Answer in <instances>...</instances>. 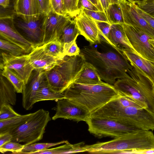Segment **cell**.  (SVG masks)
<instances>
[{
  "label": "cell",
  "mask_w": 154,
  "mask_h": 154,
  "mask_svg": "<svg viewBox=\"0 0 154 154\" xmlns=\"http://www.w3.org/2000/svg\"><path fill=\"white\" fill-rule=\"evenodd\" d=\"M80 53L86 62L95 68L101 80L111 85L125 77L132 67L122 51L100 40L98 43L84 47Z\"/></svg>",
  "instance_id": "cell-1"
},
{
  "label": "cell",
  "mask_w": 154,
  "mask_h": 154,
  "mask_svg": "<svg viewBox=\"0 0 154 154\" xmlns=\"http://www.w3.org/2000/svg\"><path fill=\"white\" fill-rule=\"evenodd\" d=\"M118 98L91 113L90 116L113 120L140 130H154V113L142 108L125 106Z\"/></svg>",
  "instance_id": "cell-2"
},
{
  "label": "cell",
  "mask_w": 154,
  "mask_h": 154,
  "mask_svg": "<svg viewBox=\"0 0 154 154\" xmlns=\"http://www.w3.org/2000/svg\"><path fill=\"white\" fill-rule=\"evenodd\" d=\"M65 98L82 107L90 114L121 95L113 85L72 83L63 92Z\"/></svg>",
  "instance_id": "cell-3"
},
{
  "label": "cell",
  "mask_w": 154,
  "mask_h": 154,
  "mask_svg": "<svg viewBox=\"0 0 154 154\" xmlns=\"http://www.w3.org/2000/svg\"><path fill=\"white\" fill-rule=\"evenodd\" d=\"M128 73L125 77L118 79L113 86L121 95L131 99L142 108L154 113L153 85L134 66Z\"/></svg>",
  "instance_id": "cell-4"
},
{
  "label": "cell",
  "mask_w": 154,
  "mask_h": 154,
  "mask_svg": "<svg viewBox=\"0 0 154 154\" xmlns=\"http://www.w3.org/2000/svg\"><path fill=\"white\" fill-rule=\"evenodd\" d=\"M154 148V134L150 130H140L126 134L110 141L94 144L88 152L96 154H128L133 150Z\"/></svg>",
  "instance_id": "cell-5"
},
{
  "label": "cell",
  "mask_w": 154,
  "mask_h": 154,
  "mask_svg": "<svg viewBox=\"0 0 154 154\" xmlns=\"http://www.w3.org/2000/svg\"><path fill=\"white\" fill-rule=\"evenodd\" d=\"M82 54L65 56L58 65L45 72L46 79L54 91L63 93L79 77L85 63Z\"/></svg>",
  "instance_id": "cell-6"
},
{
  "label": "cell",
  "mask_w": 154,
  "mask_h": 154,
  "mask_svg": "<svg viewBox=\"0 0 154 154\" xmlns=\"http://www.w3.org/2000/svg\"><path fill=\"white\" fill-rule=\"evenodd\" d=\"M51 120L48 111L39 109L25 123L10 132L13 136L11 141L23 142L25 146L42 140Z\"/></svg>",
  "instance_id": "cell-7"
},
{
  "label": "cell",
  "mask_w": 154,
  "mask_h": 154,
  "mask_svg": "<svg viewBox=\"0 0 154 154\" xmlns=\"http://www.w3.org/2000/svg\"><path fill=\"white\" fill-rule=\"evenodd\" d=\"M86 122L90 133L99 138L109 137L115 138L128 133L142 130L105 118L90 116Z\"/></svg>",
  "instance_id": "cell-8"
},
{
  "label": "cell",
  "mask_w": 154,
  "mask_h": 154,
  "mask_svg": "<svg viewBox=\"0 0 154 154\" xmlns=\"http://www.w3.org/2000/svg\"><path fill=\"white\" fill-rule=\"evenodd\" d=\"M123 25L127 37L136 54L154 62V38L138 27L125 23Z\"/></svg>",
  "instance_id": "cell-9"
},
{
  "label": "cell",
  "mask_w": 154,
  "mask_h": 154,
  "mask_svg": "<svg viewBox=\"0 0 154 154\" xmlns=\"http://www.w3.org/2000/svg\"><path fill=\"white\" fill-rule=\"evenodd\" d=\"M13 17L12 15H1L0 38L18 45L29 54L35 47L17 30L14 23Z\"/></svg>",
  "instance_id": "cell-10"
},
{
  "label": "cell",
  "mask_w": 154,
  "mask_h": 154,
  "mask_svg": "<svg viewBox=\"0 0 154 154\" xmlns=\"http://www.w3.org/2000/svg\"><path fill=\"white\" fill-rule=\"evenodd\" d=\"M45 15L43 14L38 19L29 22L25 21L17 15L13 17L14 23L17 29L22 32L27 37V39L35 47L43 44V23Z\"/></svg>",
  "instance_id": "cell-11"
},
{
  "label": "cell",
  "mask_w": 154,
  "mask_h": 154,
  "mask_svg": "<svg viewBox=\"0 0 154 154\" xmlns=\"http://www.w3.org/2000/svg\"><path fill=\"white\" fill-rule=\"evenodd\" d=\"M70 17L57 14L51 10L45 15L43 23V44L59 40L65 27L72 20Z\"/></svg>",
  "instance_id": "cell-12"
},
{
  "label": "cell",
  "mask_w": 154,
  "mask_h": 154,
  "mask_svg": "<svg viewBox=\"0 0 154 154\" xmlns=\"http://www.w3.org/2000/svg\"><path fill=\"white\" fill-rule=\"evenodd\" d=\"M2 63L1 69L5 67L19 77L26 84L34 69L31 65L28 54L15 56L7 52L1 54Z\"/></svg>",
  "instance_id": "cell-13"
},
{
  "label": "cell",
  "mask_w": 154,
  "mask_h": 154,
  "mask_svg": "<svg viewBox=\"0 0 154 154\" xmlns=\"http://www.w3.org/2000/svg\"><path fill=\"white\" fill-rule=\"evenodd\" d=\"M56 102V112L52 118L53 120L60 118L77 122H86L90 117V113L87 110L67 99L58 100Z\"/></svg>",
  "instance_id": "cell-14"
},
{
  "label": "cell",
  "mask_w": 154,
  "mask_h": 154,
  "mask_svg": "<svg viewBox=\"0 0 154 154\" xmlns=\"http://www.w3.org/2000/svg\"><path fill=\"white\" fill-rule=\"evenodd\" d=\"M119 3L122 8L124 23L138 27L154 38V29L137 11L135 3L122 0Z\"/></svg>",
  "instance_id": "cell-15"
},
{
  "label": "cell",
  "mask_w": 154,
  "mask_h": 154,
  "mask_svg": "<svg viewBox=\"0 0 154 154\" xmlns=\"http://www.w3.org/2000/svg\"><path fill=\"white\" fill-rule=\"evenodd\" d=\"M46 72L34 69L27 83L24 85L22 91V106L26 110L32 109L36 103V92L42 81L45 78Z\"/></svg>",
  "instance_id": "cell-16"
},
{
  "label": "cell",
  "mask_w": 154,
  "mask_h": 154,
  "mask_svg": "<svg viewBox=\"0 0 154 154\" xmlns=\"http://www.w3.org/2000/svg\"><path fill=\"white\" fill-rule=\"evenodd\" d=\"M74 20L80 34L83 36L90 44L99 42V30L94 20L82 11Z\"/></svg>",
  "instance_id": "cell-17"
},
{
  "label": "cell",
  "mask_w": 154,
  "mask_h": 154,
  "mask_svg": "<svg viewBox=\"0 0 154 154\" xmlns=\"http://www.w3.org/2000/svg\"><path fill=\"white\" fill-rule=\"evenodd\" d=\"M28 55L34 69H40L45 72L58 65L59 61L63 58H57L47 54L42 45L35 47Z\"/></svg>",
  "instance_id": "cell-18"
},
{
  "label": "cell",
  "mask_w": 154,
  "mask_h": 154,
  "mask_svg": "<svg viewBox=\"0 0 154 154\" xmlns=\"http://www.w3.org/2000/svg\"><path fill=\"white\" fill-rule=\"evenodd\" d=\"M14 8L16 15L27 22L37 20L44 14L38 0H15Z\"/></svg>",
  "instance_id": "cell-19"
},
{
  "label": "cell",
  "mask_w": 154,
  "mask_h": 154,
  "mask_svg": "<svg viewBox=\"0 0 154 154\" xmlns=\"http://www.w3.org/2000/svg\"><path fill=\"white\" fill-rule=\"evenodd\" d=\"M122 52L131 65L136 67L153 86L154 62L145 59L131 51L124 50Z\"/></svg>",
  "instance_id": "cell-20"
},
{
  "label": "cell",
  "mask_w": 154,
  "mask_h": 154,
  "mask_svg": "<svg viewBox=\"0 0 154 154\" xmlns=\"http://www.w3.org/2000/svg\"><path fill=\"white\" fill-rule=\"evenodd\" d=\"M123 24H111L108 36L110 44L122 52L126 50L136 54L127 37Z\"/></svg>",
  "instance_id": "cell-21"
},
{
  "label": "cell",
  "mask_w": 154,
  "mask_h": 154,
  "mask_svg": "<svg viewBox=\"0 0 154 154\" xmlns=\"http://www.w3.org/2000/svg\"><path fill=\"white\" fill-rule=\"evenodd\" d=\"M16 90L11 82L1 75L0 79V107L5 104L15 105Z\"/></svg>",
  "instance_id": "cell-22"
},
{
  "label": "cell",
  "mask_w": 154,
  "mask_h": 154,
  "mask_svg": "<svg viewBox=\"0 0 154 154\" xmlns=\"http://www.w3.org/2000/svg\"><path fill=\"white\" fill-rule=\"evenodd\" d=\"M103 82L94 66L85 62L79 77L74 82L85 84H97Z\"/></svg>",
  "instance_id": "cell-23"
},
{
  "label": "cell",
  "mask_w": 154,
  "mask_h": 154,
  "mask_svg": "<svg viewBox=\"0 0 154 154\" xmlns=\"http://www.w3.org/2000/svg\"><path fill=\"white\" fill-rule=\"evenodd\" d=\"M65 98L64 93H57L50 87L45 78L42 81L37 90L35 96L36 103L47 100H61Z\"/></svg>",
  "instance_id": "cell-24"
},
{
  "label": "cell",
  "mask_w": 154,
  "mask_h": 154,
  "mask_svg": "<svg viewBox=\"0 0 154 154\" xmlns=\"http://www.w3.org/2000/svg\"><path fill=\"white\" fill-rule=\"evenodd\" d=\"M34 112L20 115L9 119L0 121V134L10 133L25 123L34 114Z\"/></svg>",
  "instance_id": "cell-25"
},
{
  "label": "cell",
  "mask_w": 154,
  "mask_h": 154,
  "mask_svg": "<svg viewBox=\"0 0 154 154\" xmlns=\"http://www.w3.org/2000/svg\"><path fill=\"white\" fill-rule=\"evenodd\" d=\"M106 14L111 24L124 23L122 11L119 3L110 4Z\"/></svg>",
  "instance_id": "cell-26"
},
{
  "label": "cell",
  "mask_w": 154,
  "mask_h": 154,
  "mask_svg": "<svg viewBox=\"0 0 154 154\" xmlns=\"http://www.w3.org/2000/svg\"><path fill=\"white\" fill-rule=\"evenodd\" d=\"M79 34V31L74 20L65 27L59 40L63 45L65 43L70 42L77 38Z\"/></svg>",
  "instance_id": "cell-27"
},
{
  "label": "cell",
  "mask_w": 154,
  "mask_h": 154,
  "mask_svg": "<svg viewBox=\"0 0 154 154\" xmlns=\"http://www.w3.org/2000/svg\"><path fill=\"white\" fill-rule=\"evenodd\" d=\"M63 45L60 40H57L48 42L42 45L47 54L62 59L65 56L63 54Z\"/></svg>",
  "instance_id": "cell-28"
},
{
  "label": "cell",
  "mask_w": 154,
  "mask_h": 154,
  "mask_svg": "<svg viewBox=\"0 0 154 154\" xmlns=\"http://www.w3.org/2000/svg\"><path fill=\"white\" fill-rule=\"evenodd\" d=\"M2 71L1 75L6 78L12 84L16 92L22 93L24 82L23 80L11 70L5 67L1 68Z\"/></svg>",
  "instance_id": "cell-29"
},
{
  "label": "cell",
  "mask_w": 154,
  "mask_h": 154,
  "mask_svg": "<svg viewBox=\"0 0 154 154\" xmlns=\"http://www.w3.org/2000/svg\"><path fill=\"white\" fill-rule=\"evenodd\" d=\"M67 141L63 140L54 143H34L25 146L20 154H29L31 152L44 150L53 146L65 143Z\"/></svg>",
  "instance_id": "cell-30"
},
{
  "label": "cell",
  "mask_w": 154,
  "mask_h": 154,
  "mask_svg": "<svg viewBox=\"0 0 154 154\" xmlns=\"http://www.w3.org/2000/svg\"><path fill=\"white\" fill-rule=\"evenodd\" d=\"M0 48L4 50L15 56H20L26 53L20 46L6 40L0 38Z\"/></svg>",
  "instance_id": "cell-31"
},
{
  "label": "cell",
  "mask_w": 154,
  "mask_h": 154,
  "mask_svg": "<svg viewBox=\"0 0 154 154\" xmlns=\"http://www.w3.org/2000/svg\"><path fill=\"white\" fill-rule=\"evenodd\" d=\"M72 145L67 140L65 144L51 149L30 152L29 154H62L71 153Z\"/></svg>",
  "instance_id": "cell-32"
},
{
  "label": "cell",
  "mask_w": 154,
  "mask_h": 154,
  "mask_svg": "<svg viewBox=\"0 0 154 154\" xmlns=\"http://www.w3.org/2000/svg\"><path fill=\"white\" fill-rule=\"evenodd\" d=\"M95 21L98 29L100 40L110 44L108 36L111 24L107 22Z\"/></svg>",
  "instance_id": "cell-33"
},
{
  "label": "cell",
  "mask_w": 154,
  "mask_h": 154,
  "mask_svg": "<svg viewBox=\"0 0 154 154\" xmlns=\"http://www.w3.org/2000/svg\"><path fill=\"white\" fill-rule=\"evenodd\" d=\"M78 1V0H63L65 12L72 18H75L80 12L77 8Z\"/></svg>",
  "instance_id": "cell-34"
},
{
  "label": "cell",
  "mask_w": 154,
  "mask_h": 154,
  "mask_svg": "<svg viewBox=\"0 0 154 154\" xmlns=\"http://www.w3.org/2000/svg\"><path fill=\"white\" fill-rule=\"evenodd\" d=\"M25 146L24 144L10 141L0 146V152L3 153L10 151L13 154H20Z\"/></svg>",
  "instance_id": "cell-35"
},
{
  "label": "cell",
  "mask_w": 154,
  "mask_h": 154,
  "mask_svg": "<svg viewBox=\"0 0 154 154\" xmlns=\"http://www.w3.org/2000/svg\"><path fill=\"white\" fill-rule=\"evenodd\" d=\"M20 115L13 110L10 104H5L0 107V121L9 119Z\"/></svg>",
  "instance_id": "cell-36"
},
{
  "label": "cell",
  "mask_w": 154,
  "mask_h": 154,
  "mask_svg": "<svg viewBox=\"0 0 154 154\" xmlns=\"http://www.w3.org/2000/svg\"><path fill=\"white\" fill-rule=\"evenodd\" d=\"M76 38H75L70 42L64 44L63 54L64 56H76L80 54V50L76 43Z\"/></svg>",
  "instance_id": "cell-37"
},
{
  "label": "cell",
  "mask_w": 154,
  "mask_h": 154,
  "mask_svg": "<svg viewBox=\"0 0 154 154\" xmlns=\"http://www.w3.org/2000/svg\"><path fill=\"white\" fill-rule=\"evenodd\" d=\"M82 11L94 20L109 23L106 14L103 11H92L85 8H83Z\"/></svg>",
  "instance_id": "cell-38"
},
{
  "label": "cell",
  "mask_w": 154,
  "mask_h": 154,
  "mask_svg": "<svg viewBox=\"0 0 154 154\" xmlns=\"http://www.w3.org/2000/svg\"><path fill=\"white\" fill-rule=\"evenodd\" d=\"M136 4L140 9L154 18V0H144Z\"/></svg>",
  "instance_id": "cell-39"
},
{
  "label": "cell",
  "mask_w": 154,
  "mask_h": 154,
  "mask_svg": "<svg viewBox=\"0 0 154 154\" xmlns=\"http://www.w3.org/2000/svg\"><path fill=\"white\" fill-rule=\"evenodd\" d=\"M49 3L50 10L59 14L68 16L65 11L63 0H49Z\"/></svg>",
  "instance_id": "cell-40"
},
{
  "label": "cell",
  "mask_w": 154,
  "mask_h": 154,
  "mask_svg": "<svg viewBox=\"0 0 154 154\" xmlns=\"http://www.w3.org/2000/svg\"><path fill=\"white\" fill-rule=\"evenodd\" d=\"M77 8L80 11L83 8L92 11H99L97 7L89 0H78Z\"/></svg>",
  "instance_id": "cell-41"
},
{
  "label": "cell",
  "mask_w": 154,
  "mask_h": 154,
  "mask_svg": "<svg viewBox=\"0 0 154 154\" xmlns=\"http://www.w3.org/2000/svg\"><path fill=\"white\" fill-rule=\"evenodd\" d=\"M135 7L137 11L145 19L150 25L154 29V18L140 9L136 4Z\"/></svg>",
  "instance_id": "cell-42"
},
{
  "label": "cell",
  "mask_w": 154,
  "mask_h": 154,
  "mask_svg": "<svg viewBox=\"0 0 154 154\" xmlns=\"http://www.w3.org/2000/svg\"><path fill=\"white\" fill-rule=\"evenodd\" d=\"M43 14H46L50 10L49 0H38Z\"/></svg>",
  "instance_id": "cell-43"
},
{
  "label": "cell",
  "mask_w": 154,
  "mask_h": 154,
  "mask_svg": "<svg viewBox=\"0 0 154 154\" xmlns=\"http://www.w3.org/2000/svg\"><path fill=\"white\" fill-rule=\"evenodd\" d=\"M12 137V135L10 133L0 134V146L11 141Z\"/></svg>",
  "instance_id": "cell-44"
},
{
  "label": "cell",
  "mask_w": 154,
  "mask_h": 154,
  "mask_svg": "<svg viewBox=\"0 0 154 154\" xmlns=\"http://www.w3.org/2000/svg\"><path fill=\"white\" fill-rule=\"evenodd\" d=\"M100 1L104 11L106 14L107 10L110 4L108 0H100Z\"/></svg>",
  "instance_id": "cell-45"
},
{
  "label": "cell",
  "mask_w": 154,
  "mask_h": 154,
  "mask_svg": "<svg viewBox=\"0 0 154 154\" xmlns=\"http://www.w3.org/2000/svg\"><path fill=\"white\" fill-rule=\"evenodd\" d=\"M89 0L91 1L93 4L95 6H96L99 9L100 11L104 12L100 0Z\"/></svg>",
  "instance_id": "cell-46"
},
{
  "label": "cell",
  "mask_w": 154,
  "mask_h": 154,
  "mask_svg": "<svg viewBox=\"0 0 154 154\" xmlns=\"http://www.w3.org/2000/svg\"><path fill=\"white\" fill-rule=\"evenodd\" d=\"M10 3V0H0V5L4 8L8 7Z\"/></svg>",
  "instance_id": "cell-47"
},
{
  "label": "cell",
  "mask_w": 154,
  "mask_h": 154,
  "mask_svg": "<svg viewBox=\"0 0 154 154\" xmlns=\"http://www.w3.org/2000/svg\"><path fill=\"white\" fill-rule=\"evenodd\" d=\"M110 4L112 3H119V0H108Z\"/></svg>",
  "instance_id": "cell-48"
},
{
  "label": "cell",
  "mask_w": 154,
  "mask_h": 154,
  "mask_svg": "<svg viewBox=\"0 0 154 154\" xmlns=\"http://www.w3.org/2000/svg\"><path fill=\"white\" fill-rule=\"evenodd\" d=\"M128 0L130 1H131L132 2H133L134 3H136L137 2L142 1H143L144 0Z\"/></svg>",
  "instance_id": "cell-49"
},
{
  "label": "cell",
  "mask_w": 154,
  "mask_h": 154,
  "mask_svg": "<svg viewBox=\"0 0 154 154\" xmlns=\"http://www.w3.org/2000/svg\"><path fill=\"white\" fill-rule=\"evenodd\" d=\"M122 0H119V1H122Z\"/></svg>",
  "instance_id": "cell-50"
},
{
  "label": "cell",
  "mask_w": 154,
  "mask_h": 154,
  "mask_svg": "<svg viewBox=\"0 0 154 154\" xmlns=\"http://www.w3.org/2000/svg\"><path fill=\"white\" fill-rule=\"evenodd\" d=\"M153 88H154V85L153 86Z\"/></svg>",
  "instance_id": "cell-51"
}]
</instances>
